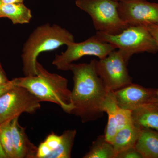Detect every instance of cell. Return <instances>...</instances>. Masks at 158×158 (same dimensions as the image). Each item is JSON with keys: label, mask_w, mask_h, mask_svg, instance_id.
<instances>
[{"label": "cell", "mask_w": 158, "mask_h": 158, "mask_svg": "<svg viewBox=\"0 0 158 158\" xmlns=\"http://www.w3.org/2000/svg\"><path fill=\"white\" fill-rule=\"evenodd\" d=\"M73 74V87L71 93L73 106L70 114L81 118L83 123L101 118L103 103L108 91L97 72L95 59L89 63L69 65Z\"/></svg>", "instance_id": "cell-1"}, {"label": "cell", "mask_w": 158, "mask_h": 158, "mask_svg": "<svg viewBox=\"0 0 158 158\" xmlns=\"http://www.w3.org/2000/svg\"><path fill=\"white\" fill-rule=\"evenodd\" d=\"M36 70L35 75L15 78L16 86L28 90L40 102L56 104L65 113L70 114L73 106L68 80L59 74L49 72L38 61Z\"/></svg>", "instance_id": "cell-2"}, {"label": "cell", "mask_w": 158, "mask_h": 158, "mask_svg": "<svg viewBox=\"0 0 158 158\" xmlns=\"http://www.w3.org/2000/svg\"><path fill=\"white\" fill-rule=\"evenodd\" d=\"M74 41V37L66 29L49 23L34 29L24 44L21 55L24 76L37 74L36 63L43 52L54 51Z\"/></svg>", "instance_id": "cell-3"}, {"label": "cell", "mask_w": 158, "mask_h": 158, "mask_svg": "<svg viewBox=\"0 0 158 158\" xmlns=\"http://www.w3.org/2000/svg\"><path fill=\"white\" fill-rule=\"evenodd\" d=\"M75 4L90 15L98 32L115 35L129 26L120 17L115 0H76Z\"/></svg>", "instance_id": "cell-4"}, {"label": "cell", "mask_w": 158, "mask_h": 158, "mask_svg": "<svg viewBox=\"0 0 158 158\" xmlns=\"http://www.w3.org/2000/svg\"><path fill=\"white\" fill-rule=\"evenodd\" d=\"M94 36L100 41L110 44L131 56L139 53H155L158 51L156 41L145 26H130L115 35L98 31Z\"/></svg>", "instance_id": "cell-5"}, {"label": "cell", "mask_w": 158, "mask_h": 158, "mask_svg": "<svg viewBox=\"0 0 158 158\" xmlns=\"http://www.w3.org/2000/svg\"><path fill=\"white\" fill-rule=\"evenodd\" d=\"M131 57L126 52L118 49L103 59H95L97 72L108 91H115L132 83V78L127 68Z\"/></svg>", "instance_id": "cell-6"}, {"label": "cell", "mask_w": 158, "mask_h": 158, "mask_svg": "<svg viewBox=\"0 0 158 158\" xmlns=\"http://www.w3.org/2000/svg\"><path fill=\"white\" fill-rule=\"evenodd\" d=\"M66 46V50L56 55L52 61V65L59 70L68 71L70 64L84 56H94L102 59L116 49L114 46L100 41L94 36L83 42L69 43Z\"/></svg>", "instance_id": "cell-7"}, {"label": "cell", "mask_w": 158, "mask_h": 158, "mask_svg": "<svg viewBox=\"0 0 158 158\" xmlns=\"http://www.w3.org/2000/svg\"><path fill=\"white\" fill-rule=\"evenodd\" d=\"M40 102L26 88L15 86L0 97V124L11 121L23 113H35L40 109Z\"/></svg>", "instance_id": "cell-8"}, {"label": "cell", "mask_w": 158, "mask_h": 158, "mask_svg": "<svg viewBox=\"0 0 158 158\" xmlns=\"http://www.w3.org/2000/svg\"><path fill=\"white\" fill-rule=\"evenodd\" d=\"M118 11L122 19L129 26L158 25V3L146 0H122Z\"/></svg>", "instance_id": "cell-9"}, {"label": "cell", "mask_w": 158, "mask_h": 158, "mask_svg": "<svg viewBox=\"0 0 158 158\" xmlns=\"http://www.w3.org/2000/svg\"><path fill=\"white\" fill-rule=\"evenodd\" d=\"M75 130L65 131L60 135L53 132L38 146L37 158H70L76 135Z\"/></svg>", "instance_id": "cell-10"}, {"label": "cell", "mask_w": 158, "mask_h": 158, "mask_svg": "<svg viewBox=\"0 0 158 158\" xmlns=\"http://www.w3.org/2000/svg\"><path fill=\"white\" fill-rule=\"evenodd\" d=\"M102 109L108 116L104 135L107 141L112 143L118 130L132 122L131 111L125 110L118 106L113 91L108 92L103 103Z\"/></svg>", "instance_id": "cell-11"}, {"label": "cell", "mask_w": 158, "mask_h": 158, "mask_svg": "<svg viewBox=\"0 0 158 158\" xmlns=\"http://www.w3.org/2000/svg\"><path fill=\"white\" fill-rule=\"evenodd\" d=\"M154 91L155 89L131 83L113 92L118 106L132 111L142 105L154 102Z\"/></svg>", "instance_id": "cell-12"}, {"label": "cell", "mask_w": 158, "mask_h": 158, "mask_svg": "<svg viewBox=\"0 0 158 158\" xmlns=\"http://www.w3.org/2000/svg\"><path fill=\"white\" fill-rule=\"evenodd\" d=\"M19 117L11 121V129L15 158H37L38 147L26 134L25 128L19 123Z\"/></svg>", "instance_id": "cell-13"}, {"label": "cell", "mask_w": 158, "mask_h": 158, "mask_svg": "<svg viewBox=\"0 0 158 158\" xmlns=\"http://www.w3.org/2000/svg\"><path fill=\"white\" fill-rule=\"evenodd\" d=\"M133 124L140 128L158 132V102H151L131 111Z\"/></svg>", "instance_id": "cell-14"}, {"label": "cell", "mask_w": 158, "mask_h": 158, "mask_svg": "<svg viewBox=\"0 0 158 158\" xmlns=\"http://www.w3.org/2000/svg\"><path fill=\"white\" fill-rule=\"evenodd\" d=\"M141 130L131 122L118 130L112 142L116 157L125 150L135 147Z\"/></svg>", "instance_id": "cell-15"}, {"label": "cell", "mask_w": 158, "mask_h": 158, "mask_svg": "<svg viewBox=\"0 0 158 158\" xmlns=\"http://www.w3.org/2000/svg\"><path fill=\"white\" fill-rule=\"evenodd\" d=\"M135 148L143 158H158V132L141 128Z\"/></svg>", "instance_id": "cell-16"}, {"label": "cell", "mask_w": 158, "mask_h": 158, "mask_svg": "<svg viewBox=\"0 0 158 158\" xmlns=\"http://www.w3.org/2000/svg\"><path fill=\"white\" fill-rule=\"evenodd\" d=\"M7 18L13 24L28 23L32 19L31 10L23 3L2 4L0 7V18Z\"/></svg>", "instance_id": "cell-17"}, {"label": "cell", "mask_w": 158, "mask_h": 158, "mask_svg": "<svg viewBox=\"0 0 158 158\" xmlns=\"http://www.w3.org/2000/svg\"><path fill=\"white\" fill-rule=\"evenodd\" d=\"M83 158H116V154L112 143L107 141L105 135H100L93 141Z\"/></svg>", "instance_id": "cell-18"}, {"label": "cell", "mask_w": 158, "mask_h": 158, "mask_svg": "<svg viewBox=\"0 0 158 158\" xmlns=\"http://www.w3.org/2000/svg\"><path fill=\"white\" fill-rule=\"evenodd\" d=\"M0 141L8 158H15L11 129V121L0 124Z\"/></svg>", "instance_id": "cell-19"}, {"label": "cell", "mask_w": 158, "mask_h": 158, "mask_svg": "<svg viewBox=\"0 0 158 158\" xmlns=\"http://www.w3.org/2000/svg\"><path fill=\"white\" fill-rule=\"evenodd\" d=\"M116 158H143L135 147L130 148L118 153Z\"/></svg>", "instance_id": "cell-20"}, {"label": "cell", "mask_w": 158, "mask_h": 158, "mask_svg": "<svg viewBox=\"0 0 158 158\" xmlns=\"http://www.w3.org/2000/svg\"><path fill=\"white\" fill-rule=\"evenodd\" d=\"M16 86L15 79H12L8 83L3 85H0V97L2 96L6 92L11 90L12 88Z\"/></svg>", "instance_id": "cell-21"}, {"label": "cell", "mask_w": 158, "mask_h": 158, "mask_svg": "<svg viewBox=\"0 0 158 158\" xmlns=\"http://www.w3.org/2000/svg\"><path fill=\"white\" fill-rule=\"evenodd\" d=\"M145 27L152 35L158 45V25H150Z\"/></svg>", "instance_id": "cell-22"}, {"label": "cell", "mask_w": 158, "mask_h": 158, "mask_svg": "<svg viewBox=\"0 0 158 158\" xmlns=\"http://www.w3.org/2000/svg\"><path fill=\"white\" fill-rule=\"evenodd\" d=\"M10 81L8 79L7 75L3 69L2 64L0 62V85L8 83Z\"/></svg>", "instance_id": "cell-23"}, {"label": "cell", "mask_w": 158, "mask_h": 158, "mask_svg": "<svg viewBox=\"0 0 158 158\" xmlns=\"http://www.w3.org/2000/svg\"><path fill=\"white\" fill-rule=\"evenodd\" d=\"M24 0H2L3 4L23 3Z\"/></svg>", "instance_id": "cell-24"}, {"label": "cell", "mask_w": 158, "mask_h": 158, "mask_svg": "<svg viewBox=\"0 0 158 158\" xmlns=\"http://www.w3.org/2000/svg\"><path fill=\"white\" fill-rule=\"evenodd\" d=\"M0 158H8L6 152H5L4 149H3L2 146V144H1V141H0Z\"/></svg>", "instance_id": "cell-25"}, {"label": "cell", "mask_w": 158, "mask_h": 158, "mask_svg": "<svg viewBox=\"0 0 158 158\" xmlns=\"http://www.w3.org/2000/svg\"><path fill=\"white\" fill-rule=\"evenodd\" d=\"M154 102H158V89H155L154 94Z\"/></svg>", "instance_id": "cell-26"}, {"label": "cell", "mask_w": 158, "mask_h": 158, "mask_svg": "<svg viewBox=\"0 0 158 158\" xmlns=\"http://www.w3.org/2000/svg\"><path fill=\"white\" fill-rule=\"evenodd\" d=\"M2 0H0V7L2 6Z\"/></svg>", "instance_id": "cell-27"}, {"label": "cell", "mask_w": 158, "mask_h": 158, "mask_svg": "<svg viewBox=\"0 0 158 158\" xmlns=\"http://www.w3.org/2000/svg\"><path fill=\"white\" fill-rule=\"evenodd\" d=\"M115 1H117V2H119V1H122V0H115Z\"/></svg>", "instance_id": "cell-28"}]
</instances>
